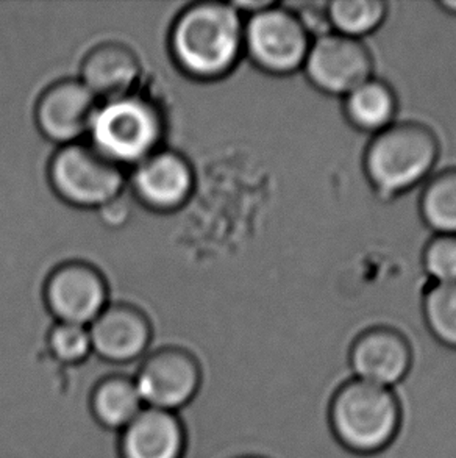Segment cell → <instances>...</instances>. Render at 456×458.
Listing matches in <instances>:
<instances>
[{"label":"cell","mask_w":456,"mask_h":458,"mask_svg":"<svg viewBox=\"0 0 456 458\" xmlns=\"http://www.w3.org/2000/svg\"><path fill=\"white\" fill-rule=\"evenodd\" d=\"M131 368H114L96 384L89 397L94 420L112 432H122L146 407Z\"/></svg>","instance_id":"2e32d148"},{"label":"cell","mask_w":456,"mask_h":458,"mask_svg":"<svg viewBox=\"0 0 456 458\" xmlns=\"http://www.w3.org/2000/svg\"><path fill=\"white\" fill-rule=\"evenodd\" d=\"M88 328L94 357L106 365L133 368L154 347V324L138 305L108 304Z\"/></svg>","instance_id":"30bf717a"},{"label":"cell","mask_w":456,"mask_h":458,"mask_svg":"<svg viewBox=\"0 0 456 458\" xmlns=\"http://www.w3.org/2000/svg\"><path fill=\"white\" fill-rule=\"evenodd\" d=\"M100 216L104 219V223L110 227H117L122 225L130 216L129 204L121 199V196L113 199L112 202L100 207Z\"/></svg>","instance_id":"603a6c76"},{"label":"cell","mask_w":456,"mask_h":458,"mask_svg":"<svg viewBox=\"0 0 456 458\" xmlns=\"http://www.w3.org/2000/svg\"><path fill=\"white\" fill-rule=\"evenodd\" d=\"M438 6L443 12L456 18V0H441L438 2Z\"/></svg>","instance_id":"cb8c5ba5"},{"label":"cell","mask_w":456,"mask_h":458,"mask_svg":"<svg viewBox=\"0 0 456 458\" xmlns=\"http://www.w3.org/2000/svg\"><path fill=\"white\" fill-rule=\"evenodd\" d=\"M401 422L394 391L350 378L334 394L330 424L336 440L355 454H376L393 441Z\"/></svg>","instance_id":"3957f363"},{"label":"cell","mask_w":456,"mask_h":458,"mask_svg":"<svg viewBox=\"0 0 456 458\" xmlns=\"http://www.w3.org/2000/svg\"><path fill=\"white\" fill-rule=\"evenodd\" d=\"M44 302L56 322L89 326L108 305V284L99 267L64 261L47 276Z\"/></svg>","instance_id":"9c48e42d"},{"label":"cell","mask_w":456,"mask_h":458,"mask_svg":"<svg viewBox=\"0 0 456 458\" xmlns=\"http://www.w3.org/2000/svg\"><path fill=\"white\" fill-rule=\"evenodd\" d=\"M330 30L363 41L376 33L388 18V5L382 0H334L325 5Z\"/></svg>","instance_id":"d6986e66"},{"label":"cell","mask_w":456,"mask_h":458,"mask_svg":"<svg viewBox=\"0 0 456 458\" xmlns=\"http://www.w3.org/2000/svg\"><path fill=\"white\" fill-rule=\"evenodd\" d=\"M313 39L296 13L284 4L266 6L244 18V55L266 74L300 72Z\"/></svg>","instance_id":"5b68a950"},{"label":"cell","mask_w":456,"mask_h":458,"mask_svg":"<svg viewBox=\"0 0 456 458\" xmlns=\"http://www.w3.org/2000/svg\"><path fill=\"white\" fill-rule=\"evenodd\" d=\"M302 71L317 91L344 98L374 77V58L363 41L330 31L313 39Z\"/></svg>","instance_id":"ba28073f"},{"label":"cell","mask_w":456,"mask_h":458,"mask_svg":"<svg viewBox=\"0 0 456 458\" xmlns=\"http://www.w3.org/2000/svg\"><path fill=\"white\" fill-rule=\"evenodd\" d=\"M347 123L358 131L376 135L394 124L399 100L389 83L370 77L342 98Z\"/></svg>","instance_id":"e0dca14e"},{"label":"cell","mask_w":456,"mask_h":458,"mask_svg":"<svg viewBox=\"0 0 456 458\" xmlns=\"http://www.w3.org/2000/svg\"><path fill=\"white\" fill-rule=\"evenodd\" d=\"M133 380L146 407L179 413L198 394L202 368L188 347L165 343L136 365Z\"/></svg>","instance_id":"52a82bcc"},{"label":"cell","mask_w":456,"mask_h":458,"mask_svg":"<svg viewBox=\"0 0 456 458\" xmlns=\"http://www.w3.org/2000/svg\"><path fill=\"white\" fill-rule=\"evenodd\" d=\"M141 64L129 46L117 41L97 44L81 62L79 81L99 102L119 99L135 91Z\"/></svg>","instance_id":"5bb4252c"},{"label":"cell","mask_w":456,"mask_h":458,"mask_svg":"<svg viewBox=\"0 0 456 458\" xmlns=\"http://www.w3.org/2000/svg\"><path fill=\"white\" fill-rule=\"evenodd\" d=\"M422 326L441 346L456 351V284L436 285L422 301Z\"/></svg>","instance_id":"ffe728a7"},{"label":"cell","mask_w":456,"mask_h":458,"mask_svg":"<svg viewBox=\"0 0 456 458\" xmlns=\"http://www.w3.org/2000/svg\"><path fill=\"white\" fill-rule=\"evenodd\" d=\"M249 458H255V457H249Z\"/></svg>","instance_id":"d4e9b609"},{"label":"cell","mask_w":456,"mask_h":458,"mask_svg":"<svg viewBox=\"0 0 456 458\" xmlns=\"http://www.w3.org/2000/svg\"><path fill=\"white\" fill-rule=\"evenodd\" d=\"M186 434L177 413L144 407L119 432L121 458H183Z\"/></svg>","instance_id":"9a60e30c"},{"label":"cell","mask_w":456,"mask_h":458,"mask_svg":"<svg viewBox=\"0 0 456 458\" xmlns=\"http://www.w3.org/2000/svg\"><path fill=\"white\" fill-rule=\"evenodd\" d=\"M99 104L79 79H63L38 98L35 123L43 137L60 148L79 143L88 137Z\"/></svg>","instance_id":"7c38bea8"},{"label":"cell","mask_w":456,"mask_h":458,"mask_svg":"<svg viewBox=\"0 0 456 458\" xmlns=\"http://www.w3.org/2000/svg\"><path fill=\"white\" fill-rule=\"evenodd\" d=\"M422 265L433 284H456V235L433 236L424 249Z\"/></svg>","instance_id":"7402d4cb"},{"label":"cell","mask_w":456,"mask_h":458,"mask_svg":"<svg viewBox=\"0 0 456 458\" xmlns=\"http://www.w3.org/2000/svg\"><path fill=\"white\" fill-rule=\"evenodd\" d=\"M439 160V140L428 125L394 123L364 150L366 179L378 198L393 200L426 183Z\"/></svg>","instance_id":"7a4b0ae2"},{"label":"cell","mask_w":456,"mask_h":458,"mask_svg":"<svg viewBox=\"0 0 456 458\" xmlns=\"http://www.w3.org/2000/svg\"><path fill=\"white\" fill-rule=\"evenodd\" d=\"M169 50L188 77L200 81L224 79L244 55V18L233 4H191L173 21Z\"/></svg>","instance_id":"6da1fadb"},{"label":"cell","mask_w":456,"mask_h":458,"mask_svg":"<svg viewBox=\"0 0 456 458\" xmlns=\"http://www.w3.org/2000/svg\"><path fill=\"white\" fill-rule=\"evenodd\" d=\"M130 185L144 207L173 213L191 199L196 174L185 155L160 148L133 166Z\"/></svg>","instance_id":"4fadbf2b"},{"label":"cell","mask_w":456,"mask_h":458,"mask_svg":"<svg viewBox=\"0 0 456 458\" xmlns=\"http://www.w3.org/2000/svg\"><path fill=\"white\" fill-rule=\"evenodd\" d=\"M413 349L405 328L376 322L355 336L349 351L351 376L393 390L405 378Z\"/></svg>","instance_id":"8fae6325"},{"label":"cell","mask_w":456,"mask_h":458,"mask_svg":"<svg viewBox=\"0 0 456 458\" xmlns=\"http://www.w3.org/2000/svg\"><path fill=\"white\" fill-rule=\"evenodd\" d=\"M47 174L58 198L79 208L99 210L119 198L125 185L122 167L81 141L56 150Z\"/></svg>","instance_id":"8992f818"},{"label":"cell","mask_w":456,"mask_h":458,"mask_svg":"<svg viewBox=\"0 0 456 458\" xmlns=\"http://www.w3.org/2000/svg\"><path fill=\"white\" fill-rule=\"evenodd\" d=\"M419 213L435 235H456V167L426 180L420 194Z\"/></svg>","instance_id":"ac0fdd59"},{"label":"cell","mask_w":456,"mask_h":458,"mask_svg":"<svg viewBox=\"0 0 456 458\" xmlns=\"http://www.w3.org/2000/svg\"><path fill=\"white\" fill-rule=\"evenodd\" d=\"M165 121L154 102L129 94L100 102L88 138L89 144L119 166H135L160 149Z\"/></svg>","instance_id":"277c9868"},{"label":"cell","mask_w":456,"mask_h":458,"mask_svg":"<svg viewBox=\"0 0 456 458\" xmlns=\"http://www.w3.org/2000/svg\"><path fill=\"white\" fill-rule=\"evenodd\" d=\"M44 347L50 359L63 368H74L93 357L89 328L79 324L55 322L44 336Z\"/></svg>","instance_id":"44dd1931"}]
</instances>
